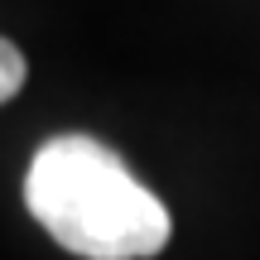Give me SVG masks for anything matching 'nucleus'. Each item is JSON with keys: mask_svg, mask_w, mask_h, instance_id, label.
<instances>
[{"mask_svg": "<svg viewBox=\"0 0 260 260\" xmlns=\"http://www.w3.org/2000/svg\"><path fill=\"white\" fill-rule=\"evenodd\" d=\"M34 222L82 260H149L169 246V207L92 135H53L24 174Z\"/></svg>", "mask_w": 260, "mask_h": 260, "instance_id": "f257e3e1", "label": "nucleus"}, {"mask_svg": "<svg viewBox=\"0 0 260 260\" xmlns=\"http://www.w3.org/2000/svg\"><path fill=\"white\" fill-rule=\"evenodd\" d=\"M29 68H24V53H19L10 39H0V106L10 102V96H19V87H24Z\"/></svg>", "mask_w": 260, "mask_h": 260, "instance_id": "f03ea898", "label": "nucleus"}]
</instances>
